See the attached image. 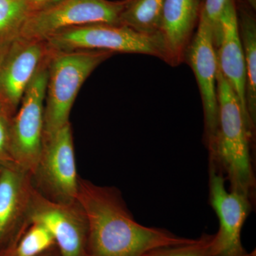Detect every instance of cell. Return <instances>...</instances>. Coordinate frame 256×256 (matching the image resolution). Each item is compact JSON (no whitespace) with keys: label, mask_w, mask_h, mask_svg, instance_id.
<instances>
[{"label":"cell","mask_w":256,"mask_h":256,"mask_svg":"<svg viewBox=\"0 0 256 256\" xmlns=\"http://www.w3.org/2000/svg\"><path fill=\"white\" fill-rule=\"evenodd\" d=\"M77 202L86 220L85 256H150L160 248L193 242L138 223L116 188L79 176Z\"/></svg>","instance_id":"obj_1"},{"label":"cell","mask_w":256,"mask_h":256,"mask_svg":"<svg viewBox=\"0 0 256 256\" xmlns=\"http://www.w3.org/2000/svg\"><path fill=\"white\" fill-rule=\"evenodd\" d=\"M218 124L213 151L208 159L229 182L230 192L246 196L254 203L256 178L250 156L254 134L248 126L233 88L217 68Z\"/></svg>","instance_id":"obj_2"},{"label":"cell","mask_w":256,"mask_h":256,"mask_svg":"<svg viewBox=\"0 0 256 256\" xmlns=\"http://www.w3.org/2000/svg\"><path fill=\"white\" fill-rule=\"evenodd\" d=\"M114 54L106 50L48 52L43 139L70 122V110L82 84Z\"/></svg>","instance_id":"obj_3"},{"label":"cell","mask_w":256,"mask_h":256,"mask_svg":"<svg viewBox=\"0 0 256 256\" xmlns=\"http://www.w3.org/2000/svg\"><path fill=\"white\" fill-rule=\"evenodd\" d=\"M44 42L50 53L106 50L114 54H140L166 60L164 44L160 34H143L124 25H84L64 30Z\"/></svg>","instance_id":"obj_4"},{"label":"cell","mask_w":256,"mask_h":256,"mask_svg":"<svg viewBox=\"0 0 256 256\" xmlns=\"http://www.w3.org/2000/svg\"><path fill=\"white\" fill-rule=\"evenodd\" d=\"M127 0H56L33 12L20 36L28 41L45 42L68 28L92 24L120 25V16Z\"/></svg>","instance_id":"obj_5"},{"label":"cell","mask_w":256,"mask_h":256,"mask_svg":"<svg viewBox=\"0 0 256 256\" xmlns=\"http://www.w3.org/2000/svg\"><path fill=\"white\" fill-rule=\"evenodd\" d=\"M47 58L48 56L26 88L10 127V153L13 162L32 175L36 170L43 144Z\"/></svg>","instance_id":"obj_6"},{"label":"cell","mask_w":256,"mask_h":256,"mask_svg":"<svg viewBox=\"0 0 256 256\" xmlns=\"http://www.w3.org/2000/svg\"><path fill=\"white\" fill-rule=\"evenodd\" d=\"M78 178L70 122L50 137L44 138L41 154L34 173V185L52 201L76 203Z\"/></svg>","instance_id":"obj_7"},{"label":"cell","mask_w":256,"mask_h":256,"mask_svg":"<svg viewBox=\"0 0 256 256\" xmlns=\"http://www.w3.org/2000/svg\"><path fill=\"white\" fill-rule=\"evenodd\" d=\"M184 62L193 70L200 88L204 116V138L210 154L214 146L218 124L216 78L218 63L213 30L210 24L201 16L186 50Z\"/></svg>","instance_id":"obj_8"},{"label":"cell","mask_w":256,"mask_h":256,"mask_svg":"<svg viewBox=\"0 0 256 256\" xmlns=\"http://www.w3.org/2000/svg\"><path fill=\"white\" fill-rule=\"evenodd\" d=\"M208 164L210 201L220 222L214 256H255L245 250L242 242V226L252 202L240 194L228 192L222 170L210 160Z\"/></svg>","instance_id":"obj_9"},{"label":"cell","mask_w":256,"mask_h":256,"mask_svg":"<svg viewBox=\"0 0 256 256\" xmlns=\"http://www.w3.org/2000/svg\"><path fill=\"white\" fill-rule=\"evenodd\" d=\"M28 222L43 224L50 230L62 256H85L87 223L78 202L66 204L52 201L34 186Z\"/></svg>","instance_id":"obj_10"},{"label":"cell","mask_w":256,"mask_h":256,"mask_svg":"<svg viewBox=\"0 0 256 256\" xmlns=\"http://www.w3.org/2000/svg\"><path fill=\"white\" fill-rule=\"evenodd\" d=\"M0 60V98L14 114L24 94L40 66L48 54L44 42L28 41L18 37L2 48Z\"/></svg>","instance_id":"obj_11"},{"label":"cell","mask_w":256,"mask_h":256,"mask_svg":"<svg viewBox=\"0 0 256 256\" xmlns=\"http://www.w3.org/2000/svg\"><path fill=\"white\" fill-rule=\"evenodd\" d=\"M215 47L218 69L238 98L246 121L254 133L255 130L249 119L246 100V70L239 35L236 0H228L222 12L220 36Z\"/></svg>","instance_id":"obj_12"},{"label":"cell","mask_w":256,"mask_h":256,"mask_svg":"<svg viewBox=\"0 0 256 256\" xmlns=\"http://www.w3.org/2000/svg\"><path fill=\"white\" fill-rule=\"evenodd\" d=\"M203 4V0H165L160 35L166 53L165 62L172 66L184 62Z\"/></svg>","instance_id":"obj_13"},{"label":"cell","mask_w":256,"mask_h":256,"mask_svg":"<svg viewBox=\"0 0 256 256\" xmlns=\"http://www.w3.org/2000/svg\"><path fill=\"white\" fill-rule=\"evenodd\" d=\"M34 188L32 175L12 163L0 168V240L16 227L28 224L32 194Z\"/></svg>","instance_id":"obj_14"},{"label":"cell","mask_w":256,"mask_h":256,"mask_svg":"<svg viewBox=\"0 0 256 256\" xmlns=\"http://www.w3.org/2000/svg\"><path fill=\"white\" fill-rule=\"evenodd\" d=\"M252 5L244 0L242 5L236 6L239 35L244 50L246 70V100L248 114L252 129L256 124V23L254 12L249 8Z\"/></svg>","instance_id":"obj_15"},{"label":"cell","mask_w":256,"mask_h":256,"mask_svg":"<svg viewBox=\"0 0 256 256\" xmlns=\"http://www.w3.org/2000/svg\"><path fill=\"white\" fill-rule=\"evenodd\" d=\"M165 0H127L120 25L146 35L160 34Z\"/></svg>","instance_id":"obj_16"},{"label":"cell","mask_w":256,"mask_h":256,"mask_svg":"<svg viewBox=\"0 0 256 256\" xmlns=\"http://www.w3.org/2000/svg\"><path fill=\"white\" fill-rule=\"evenodd\" d=\"M33 10L24 0H0V48L20 36Z\"/></svg>","instance_id":"obj_17"},{"label":"cell","mask_w":256,"mask_h":256,"mask_svg":"<svg viewBox=\"0 0 256 256\" xmlns=\"http://www.w3.org/2000/svg\"><path fill=\"white\" fill-rule=\"evenodd\" d=\"M56 244L50 230L43 224L30 222L15 248L14 256H38Z\"/></svg>","instance_id":"obj_18"},{"label":"cell","mask_w":256,"mask_h":256,"mask_svg":"<svg viewBox=\"0 0 256 256\" xmlns=\"http://www.w3.org/2000/svg\"><path fill=\"white\" fill-rule=\"evenodd\" d=\"M216 242V234H203L200 238L194 239L188 244L163 248L150 256H214Z\"/></svg>","instance_id":"obj_19"},{"label":"cell","mask_w":256,"mask_h":256,"mask_svg":"<svg viewBox=\"0 0 256 256\" xmlns=\"http://www.w3.org/2000/svg\"><path fill=\"white\" fill-rule=\"evenodd\" d=\"M228 0H204L202 8V18L210 24L213 30L214 44L220 32V18Z\"/></svg>","instance_id":"obj_20"},{"label":"cell","mask_w":256,"mask_h":256,"mask_svg":"<svg viewBox=\"0 0 256 256\" xmlns=\"http://www.w3.org/2000/svg\"><path fill=\"white\" fill-rule=\"evenodd\" d=\"M13 114L9 110L0 112V161L4 164L13 162L10 153V127Z\"/></svg>","instance_id":"obj_21"},{"label":"cell","mask_w":256,"mask_h":256,"mask_svg":"<svg viewBox=\"0 0 256 256\" xmlns=\"http://www.w3.org/2000/svg\"><path fill=\"white\" fill-rule=\"evenodd\" d=\"M24 1L28 3L33 12H35L46 8L54 2V0H24Z\"/></svg>","instance_id":"obj_22"},{"label":"cell","mask_w":256,"mask_h":256,"mask_svg":"<svg viewBox=\"0 0 256 256\" xmlns=\"http://www.w3.org/2000/svg\"><path fill=\"white\" fill-rule=\"evenodd\" d=\"M4 110H8V108H6V106H5L4 102H3V101L1 100V98H0V112H1L2 111Z\"/></svg>","instance_id":"obj_23"},{"label":"cell","mask_w":256,"mask_h":256,"mask_svg":"<svg viewBox=\"0 0 256 256\" xmlns=\"http://www.w3.org/2000/svg\"><path fill=\"white\" fill-rule=\"evenodd\" d=\"M246 1L248 2L249 4H252V6L255 8L256 5V0H246Z\"/></svg>","instance_id":"obj_24"},{"label":"cell","mask_w":256,"mask_h":256,"mask_svg":"<svg viewBox=\"0 0 256 256\" xmlns=\"http://www.w3.org/2000/svg\"><path fill=\"white\" fill-rule=\"evenodd\" d=\"M43 256L40 255V256Z\"/></svg>","instance_id":"obj_25"}]
</instances>
